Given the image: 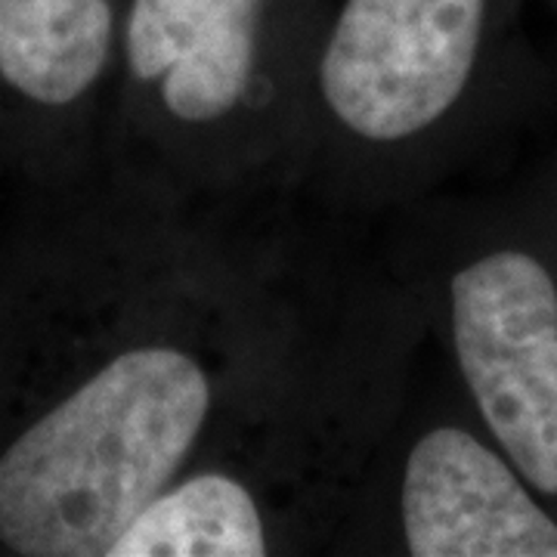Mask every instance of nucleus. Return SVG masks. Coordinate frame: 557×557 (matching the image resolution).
I'll list each match as a JSON object with an SVG mask.
<instances>
[{"instance_id":"f257e3e1","label":"nucleus","mask_w":557,"mask_h":557,"mask_svg":"<svg viewBox=\"0 0 557 557\" xmlns=\"http://www.w3.org/2000/svg\"><path fill=\"white\" fill-rule=\"evenodd\" d=\"M211 409L193 357L139 347L106 362L0 456V545L25 557H109L164 493Z\"/></svg>"},{"instance_id":"f03ea898","label":"nucleus","mask_w":557,"mask_h":557,"mask_svg":"<svg viewBox=\"0 0 557 557\" xmlns=\"http://www.w3.org/2000/svg\"><path fill=\"white\" fill-rule=\"evenodd\" d=\"M458 366L490 431L536 490L557 496V288L523 251L453 278Z\"/></svg>"},{"instance_id":"7ed1b4c3","label":"nucleus","mask_w":557,"mask_h":557,"mask_svg":"<svg viewBox=\"0 0 557 557\" xmlns=\"http://www.w3.org/2000/svg\"><path fill=\"white\" fill-rule=\"evenodd\" d=\"M486 0H347L319 81L354 134L397 143L461 97L478 60Z\"/></svg>"},{"instance_id":"20e7f679","label":"nucleus","mask_w":557,"mask_h":557,"mask_svg":"<svg viewBox=\"0 0 557 557\" xmlns=\"http://www.w3.org/2000/svg\"><path fill=\"white\" fill-rule=\"evenodd\" d=\"M403 527L416 557H557L555 520L461 428H437L416 443L403 480Z\"/></svg>"},{"instance_id":"39448f33","label":"nucleus","mask_w":557,"mask_h":557,"mask_svg":"<svg viewBox=\"0 0 557 557\" xmlns=\"http://www.w3.org/2000/svg\"><path fill=\"white\" fill-rule=\"evenodd\" d=\"M263 0H134L127 62L161 84L180 121H218L245 97L255 72Z\"/></svg>"},{"instance_id":"423d86ee","label":"nucleus","mask_w":557,"mask_h":557,"mask_svg":"<svg viewBox=\"0 0 557 557\" xmlns=\"http://www.w3.org/2000/svg\"><path fill=\"white\" fill-rule=\"evenodd\" d=\"M109 44V0H0V78L25 100H78L106 69Z\"/></svg>"},{"instance_id":"0eeeda50","label":"nucleus","mask_w":557,"mask_h":557,"mask_svg":"<svg viewBox=\"0 0 557 557\" xmlns=\"http://www.w3.org/2000/svg\"><path fill=\"white\" fill-rule=\"evenodd\" d=\"M267 536L251 493L223 474H199L156 496L109 557H260Z\"/></svg>"}]
</instances>
